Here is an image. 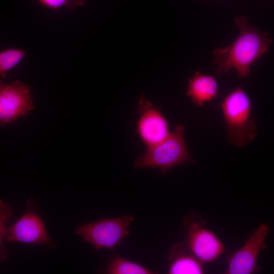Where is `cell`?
Masks as SVG:
<instances>
[{"label": "cell", "mask_w": 274, "mask_h": 274, "mask_svg": "<svg viewBox=\"0 0 274 274\" xmlns=\"http://www.w3.org/2000/svg\"><path fill=\"white\" fill-rule=\"evenodd\" d=\"M138 102L136 112L140 117L136 132L142 142L147 147L162 142L170 132L167 120L161 113V109L155 107L143 93Z\"/></svg>", "instance_id": "8"}, {"label": "cell", "mask_w": 274, "mask_h": 274, "mask_svg": "<svg viewBox=\"0 0 274 274\" xmlns=\"http://www.w3.org/2000/svg\"><path fill=\"white\" fill-rule=\"evenodd\" d=\"M238 34L229 46L216 47L213 51L216 74L221 76L231 69L241 78L249 76L253 63L266 53L272 43L267 32H262L249 25L246 16L235 18Z\"/></svg>", "instance_id": "1"}, {"label": "cell", "mask_w": 274, "mask_h": 274, "mask_svg": "<svg viewBox=\"0 0 274 274\" xmlns=\"http://www.w3.org/2000/svg\"><path fill=\"white\" fill-rule=\"evenodd\" d=\"M268 225L263 223L249 235L244 245L229 256L226 274H252L260 271L258 258L261 250L266 248L265 240L268 235Z\"/></svg>", "instance_id": "7"}, {"label": "cell", "mask_w": 274, "mask_h": 274, "mask_svg": "<svg viewBox=\"0 0 274 274\" xmlns=\"http://www.w3.org/2000/svg\"><path fill=\"white\" fill-rule=\"evenodd\" d=\"M35 109L30 89L19 80L0 85V122L2 126L24 116Z\"/></svg>", "instance_id": "9"}, {"label": "cell", "mask_w": 274, "mask_h": 274, "mask_svg": "<svg viewBox=\"0 0 274 274\" xmlns=\"http://www.w3.org/2000/svg\"><path fill=\"white\" fill-rule=\"evenodd\" d=\"M13 209L11 207L0 200V259L3 262L7 257V252L4 245V240L6 238L8 228L7 221L12 215Z\"/></svg>", "instance_id": "14"}, {"label": "cell", "mask_w": 274, "mask_h": 274, "mask_svg": "<svg viewBox=\"0 0 274 274\" xmlns=\"http://www.w3.org/2000/svg\"><path fill=\"white\" fill-rule=\"evenodd\" d=\"M25 50L8 48L0 52V77L4 78L7 73L18 65L26 56Z\"/></svg>", "instance_id": "13"}, {"label": "cell", "mask_w": 274, "mask_h": 274, "mask_svg": "<svg viewBox=\"0 0 274 274\" xmlns=\"http://www.w3.org/2000/svg\"><path fill=\"white\" fill-rule=\"evenodd\" d=\"M108 274H152L156 271L152 270L144 266L116 256L110 261L105 271Z\"/></svg>", "instance_id": "12"}, {"label": "cell", "mask_w": 274, "mask_h": 274, "mask_svg": "<svg viewBox=\"0 0 274 274\" xmlns=\"http://www.w3.org/2000/svg\"><path fill=\"white\" fill-rule=\"evenodd\" d=\"M134 219L132 215L127 214L117 218L100 219L76 227L75 232L97 251L112 249L130 233L129 227Z\"/></svg>", "instance_id": "4"}, {"label": "cell", "mask_w": 274, "mask_h": 274, "mask_svg": "<svg viewBox=\"0 0 274 274\" xmlns=\"http://www.w3.org/2000/svg\"><path fill=\"white\" fill-rule=\"evenodd\" d=\"M26 204V212L8 228L7 240L10 242H19L55 247L37 212L38 200L34 198H29Z\"/></svg>", "instance_id": "6"}, {"label": "cell", "mask_w": 274, "mask_h": 274, "mask_svg": "<svg viewBox=\"0 0 274 274\" xmlns=\"http://www.w3.org/2000/svg\"><path fill=\"white\" fill-rule=\"evenodd\" d=\"M170 260L167 273L201 274L204 273L203 263L191 252L187 245L177 243L169 250Z\"/></svg>", "instance_id": "10"}, {"label": "cell", "mask_w": 274, "mask_h": 274, "mask_svg": "<svg viewBox=\"0 0 274 274\" xmlns=\"http://www.w3.org/2000/svg\"><path fill=\"white\" fill-rule=\"evenodd\" d=\"M183 221L187 245L199 260L211 263L224 253L223 244L213 231L204 227L205 222L199 217L193 213Z\"/></svg>", "instance_id": "5"}, {"label": "cell", "mask_w": 274, "mask_h": 274, "mask_svg": "<svg viewBox=\"0 0 274 274\" xmlns=\"http://www.w3.org/2000/svg\"><path fill=\"white\" fill-rule=\"evenodd\" d=\"M227 130L230 144L242 147L253 141L257 125L251 117V100L242 86H238L219 104Z\"/></svg>", "instance_id": "2"}, {"label": "cell", "mask_w": 274, "mask_h": 274, "mask_svg": "<svg viewBox=\"0 0 274 274\" xmlns=\"http://www.w3.org/2000/svg\"><path fill=\"white\" fill-rule=\"evenodd\" d=\"M219 86L213 76L196 71L188 80L186 95L196 107H202L204 103L215 98L218 94Z\"/></svg>", "instance_id": "11"}, {"label": "cell", "mask_w": 274, "mask_h": 274, "mask_svg": "<svg viewBox=\"0 0 274 274\" xmlns=\"http://www.w3.org/2000/svg\"><path fill=\"white\" fill-rule=\"evenodd\" d=\"M185 126L180 123L162 142L148 147L144 153L134 160L135 169L158 168L165 174L172 168L182 164H194L184 136Z\"/></svg>", "instance_id": "3"}, {"label": "cell", "mask_w": 274, "mask_h": 274, "mask_svg": "<svg viewBox=\"0 0 274 274\" xmlns=\"http://www.w3.org/2000/svg\"><path fill=\"white\" fill-rule=\"evenodd\" d=\"M87 0H36L42 6L52 10L61 9L74 10L83 6Z\"/></svg>", "instance_id": "15"}]
</instances>
